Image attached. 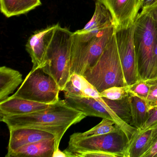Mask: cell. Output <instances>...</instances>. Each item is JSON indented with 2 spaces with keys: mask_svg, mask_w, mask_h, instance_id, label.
I'll return each mask as SVG.
<instances>
[{
  "mask_svg": "<svg viewBox=\"0 0 157 157\" xmlns=\"http://www.w3.org/2000/svg\"><path fill=\"white\" fill-rule=\"evenodd\" d=\"M86 117L80 111L68 105L65 100L50 104L48 108L32 113L3 117L0 118L9 129L30 127L44 130L53 134L59 148L61 139L72 125Z\"/></svg>",
  "mask_w": 157,
  "mask_h": 157,
  "instance_id": "6da1fadb",
  "label": "cell"
},
{
  "mask_svg": "<svg viewBox=\"0 0 157 157\" xmlns=\"http://www.w3.org/2000/svg\"><path fill=\"white\" fill-rule=\"evenodd\" d=\"M116 30L110 26L94 36L78 30L72 33L71 49V72L83 75L101 56Z\"/></svg>",
  "mask_w": 157,
  "mask_h": 157,
  "instance_id": "7a4b0ae2",
  "label": "cell"
},
{
  "mask_svg": "<svg viewBox=\"0 0 157 157\" xmlns=\"http://www.w3.org/2000/svg\"><path fill=\"white\" fill-rule=\"evenodd\" d=\"M115 32L102 54L83 76L99 92L113 86L128 85L122 67Z\"/></svg>",
  "mask_w": 157,
  "mask_h": 157,
  "instance_id": "3957f363",
  "label": "cell"
},
{
  "mask_svg": "<svg viewBox=\"0 0 157 157\" xmlns=\"http://www.w3.org/2000/svg\"><path fill=\"white\" fill-rule=\"evenodd\" d=\"M72 33L59 25L48 46L42 68L57 83L60 91L64 90L71 76L70 57Z\"/></svg>",
  "mask_w": 157,
  "mask_h": 157,
  "instance_id": "277c9868",
  "label": "cell"
},
{
  "mask_svg": "<svg viewBox=\"0 0 157 157\" xmlns=\"http://www.w3.org/2000/svg\"><path fill=\"white\" fill-rule=\"evenodd\" d=\"M60 91L56 82L42 68H38L32 69L12 96L50 105L60 100Z\"/></svg>",
  "mask_w": 157,
  "mask_h": 157,
  "instance_id": "5b68a950",
  "label": "cell"
},
{
  "mask_svg": "<svg viewBox=\"0 0 157 157\" xmlns=\"http://www.w3.org/2000/svg\"><path fill=\"white\" fill-rule=\"evenodd\" d=\"M128 140L122 130L100 136H80L76 133L70 137L68 146L65 150L68 157H75L80 152L103 151L124 157Z\"/></svg>",
  "mask_w": 157,
  "mask_h": 157,
  "instance_id": "8992f818",
  "label": "cell"
},
{
  "mask_svg": "<svg viewBox=\"0 0 157 157\" xmlns=\"http://www.w3.org/2000/svg\"><path fill=\"white\" fill-rule=\"evenodd\" d=\"M157 25L152 18L141 11L135 22L133 42L141 77L146 78L151 61Z\"/></svg>",
  "mask_w": 157,
  "mask_h": 157,
  "instance_id": "52a82bcc",
  "label": "cell"
},
{
  "mask_svg": "<svg viewBox=\"0 0 157 157\" xmlns=\"http://www.w3.org/2000/svg\"><path fill=\"white\" fill-rule=\"evenodd\" d=\"M135 24L116 33L117 48L126 81L130 85L141 78L133 42Z\"/></svg>",
  "mask_w": 157,
  "mask_h": 157,
  "instance_id": "ba28073f",
  "label": "cell"
},
{
  "mask_svg": "<svg viewBox=\"0 0 157 157\" xmlns=\"http://www.w3.org/2000/svg\"><path fill=\"white\" fill-rule=\"evenodd\" d=\"M110 12L116 31L128 29L134 25L142 0H96Z\"/></svg>",
  "mask_w": 157,
  "mask_h": 157,
  "instance_id": "9c48e42d",
  "label": "cell"
},
{
  "mask_svg": "<svg viewBox=\"0 0 157 157\" xmlns=\"http://www.w3.org/2000/svg\"><path fill=\"white\" fill-rule=\"evenodd\" d=\"M59 25L57 24L36 31L28 38L25 49L32 59V70L43 67L48 48Z\"/></svg>",
  "mask_w": 157,
  "mask_h": 157,
  "instance_id": "30bf717a",
  "label": "cell"
},
{
  "mask_svg": "<svg viewBox=\"0 0 157 157\" xmlns=\"http://www.w3.org/2000/svg\"><path fill=\"white\" fill-rule=\"evenodd\" d=\"M9 130L10 136L8 152L33 142L55 137L49 132L33 128H16Z\"/></svg>",
  "mask_w": 157,
  "mask_h": 157,
  "instance_id": "8fae6325",
  "label": "cell"
},
{
  "mask_svg": "<svg viewBox=\"0 0 157 157\" xmlns=\"http://www.w3.org/2000/svg\"><path fill=\"white\" fill-rule=\"evenodd\" d=\"M50 105L10 96L0 102V118L32 113L44 110Z\"/></svg>",
  "mask_w": 157,
  "mask_h": 157,
  "instance_id": "7c38bea8",
  "label": "cell"
},
{
  "mask_svg": "<svg viewBox=\"0 0 157 157\" xmlns=\"http://www.w3.org/2000/svg\"><path fill=\"white\" fill-rule=\"evenodd\" d=\"M64 96V100L68 105L83 113L86 117H96L113 120L108 111L94 98L66 94Z\"/></svg>",
  "mask_w": 157,
  "mask_h": 157,
  "instance_id": "4fadbf2b",
  "label": "cell"
},
{
  "mask_svg": "<svg viewBox=\"0 0 157 157\" xmlns=\"http://www.w3.org/2000/svg\"><path fill=\"white\" fill-rule=\"evenodd\" d=\"M57 147L55 137L33 142L7 152L6 157H52Z\"/></svg>",
  "mask_w": 157,
  "mask_h": 157,
  "instance_id": "5bb4252c",
  "label": "cell"
},
{
  "mask_svg": "<svg viewBox=\"0 0 157 157\" xmlns=\"http://www.w3.org/2000/svg\"><path fill=\"white\" fill-rule=\"evenodd\" d=\"M62 91L66 95H75L95 98L100 96V93L83 76L73 73Z\"/></svg>",
  "mask_w": 157,
  "mask_h": 157,
  "instance_id": "9a60e30c",
  "label": "cell"
},
{
  "mask_svg": "<svg viewBox=\"0 0 157 157\" xmlns=\"http://www.w3.org/2000/svg\"><path fill=\"white\" fill-rule=\"evenodd\" d=\"M112 26H114L113 23L110 12L102 3L96 1L95 10L92 17L83 29L80 30L96 35Z\"/></svg>",
  "mask_w": 157,
  "mask_h": 157,
  "instance_id": "2e32d148",
  "label": "cell"
},
{
  "mask_svg": "<svg viewBox=\"0 0 157 157\" xmlns=\"http://www.w3.org/2000/svg\"><path fill=\"white\" fill-rule=\"evenodd\" d=\"M18 71L3 66L0 68V102L5 101L22 82Z\"/></svg>",
  "mask_w": 157,
  "mask_h": 157,
  "instance_id": "e0dca14e",
  "label": "cell"
},
{
  "mask_svg": "<svg viewBox=\"0 0 157 157\" xmlns=\"http://www.w3.org/2000/svg\"><path fill=\"white\" fill-rule=\"evenodd\" d=\"M151 130L140 132L138 129L128 140L124 157H142L150 147Z\"/></svg>",
  "mask_w": 157,
  "mask_h": 157,
  "instance_id": "ac0fdd59",
  "label": "cell"
},
{
  "mask_svg": "<svg viewBox=\"0 0 157 157\" xmlns=\"http://www.w3.org/2000/svg\"><path fill=\"white\" fill-rule=\"evenodd\" d=\"M42 4L40 0H0L1 12L7 18L25 14Z\"/></svg>",
  "mask_w": 157,
  "mask_h": 157,
  "instance_id": "d6986e66",
  "label": "cell"
},
{
  "mask_svg": "<svg viewBox=\"0 0 157 157\" xmlns=\"http://www.w3.org/2000/svg\"><path fill=\"white\" fill-rule=\"evenodd\" d=\"M129 101L132 117L130 125L137 129L140 128L144 125L149 115L146 101L131 95H129Z\"/></svg>",
  "mask_w": 157,
  "mask_h": 157,
  "instance_id": "ffe728a7",
  "label": "cell"
},
{
  "mask_svg": "<svg viewBox=\"0 0 157 157\" xmlns=\"http://www.w3.org/2000/svg\"><path fill=\"white\" fill-rule=\"evenodd\" d=\"M120 130H122L113 120L104 118H102L99 124L90 130L83 133L77 132L76 134L80 136H90L117 132Z\"/></svg>",
  "mask_w": 157,
  "mask_h": 157,
  "instance_id": "44dd1931",
  "label": "cell"
},
{
  "mask_svg": "<svg viewBox=\"0 0 157 157\" xmlns=\"http://www.w3.org/2000/svg\"><path fill=\"white\" fill-rule=\"evenodd\" d=\"M129 95L136 96L146 101L148 96L150 86L147 78H141L133 84L128 85Z\"/></svg>",
  "mask_w": 157,
  "mask_h": 157,
  "instance_id": "7402d4cb",
  "label": "cell"
},
{
  "mask_svg": "<svg viewBox=\"0 0 157 157\" xmlns=\"http://www.w3.org/2000/svg\"><path fill=\"white\" fill-rule=\"evenodd\" d=\"M128 85L125 86H113L100 93V96L110 100H121L129 95Z\"/></svg>",
  "mask_w": 157,
  "mask_h": 157,
  "instance_id": "603a6c76",
  "label": "cell"
},
{
  "mask_svg": "<svg viewBox=\"0 0 157 157\" xmlns=\"http://www.w3.org/2000/svg\"><path fill=\"white\" fill-rule=\"evenodd\" d=\"M150 86L149 93L146 100L148 112L157 109V77L147 78Z\"/></svg>",
  "mask_w": 157,
  "mask_h": 157,
  "instance_id": "cb8c5ba5",
  "label": "cell"
},
{
  "mask_svg": "<svg viewBox=\"0 0 157 157\" xmlns=\"http://www.w3.org/2000/svg\"><path fill=\"white\" fill-rule=\"evenodd\" d=\"M157 77V33L151 56V61L146 78Z\"/></svg>",
  "mask_w": 157,
  "mask_h": 157,
  "instance_id": "d4e9b609",
  "label": "cell"
},
{
  "mask_svg": "<svg viewBox=\"0 0 157 157\" xmlns=\"http://www.w3.org/2000/svg\"><path fill=\"white\" fill-rule=\"evenodd\" d=\"M79 157H121V155L103 151H90L80 152L75 155Z\"/></svg>",
  "mask_w": 157,
  "mask_h": 157,
  "instance_id": "484cf974",
  "label": "cell"
},
{
  "mask_svg": "<svg viewBox=\"0 0 157 157\" xmlns=\"http://www.w3.org/2000/svg\"><path fill=\"white\" fill-rule=\"evenodd\" d=\"M157 123V109L149 112V115L147 120L144 125L140 128H138L140 132L146 131L150 129L153 125Z\"/></svg>",
  "mask_w": 157,
  "mask_h": 157,
  "instance_id": "4316f807",
  "label": "cell"
},
{
  "mask_svg": "<svg viewBox=\"0 0 157 157\" xmlns=\"http://www.w3.org/2000/svg\"><path fill=\"white\" fill-rule=\"evenodd\" d=\"M142 12L149 15L157 25V2L150 7L143 9Z\"/></svg>",
  "mask_w": 157,
  "mask_h": 157,
  "instance_id": "83f0119b",
  "label": "cell"
},
{
  "mask_svg": "<svg viewBox=\"0 0 157 157\" xmlns=\"http://www.w3.org/2000/svg\"><path fill=\"white\" fill-rule=\"evenodd\" d=\"M142 157H157V141H156Z\"/></svg>",
  "mask_w": 157,
  "mask_h": 157,
  "instance_id": "f1b7e54d",
  "label": "cell"
},
{
  "mask_svg": "<svg viewBox=\"0 0 157 157\" xmlns=\"http://www.w3.org/2000/svg\"><path fill=\"white\" fill-rule=\"evenodd\" d=\"M150 129L151 130V138L150 141L151 147L156 141H157V123L153 125L152 127Z\"/></svg>",
  "mask_w": 157,
  "mask_h": 157,
  "instance_id": "f546056e",
  "label": "cell"
},
{
  "mask_svg": "<svg viewBox=\"0 0 157 157\" xmlns=\"http://www.w3.org/2000/svg\"><path fill=\"white\" fill-rule=\"evenodd\" d=\"M157 2V0H142L141 9L142 10L152 6Z\"/></svg>",
  "mask_w": 157,
  "mask_h": 157,
  "instance_id": "4dcf8cb0",
  "label": "cell"
},
{
  "mask_svg": "<svg viewBox=\"0 0 157 157\" xmlns=\"http://www.w3.org/2000/svg\"><path fill=\"white\" fill-rule=\"evenodd\" d=\"M52 157H68L67 154L65 151H61L59 149L55 151Z\"/></svg>",
  "mask_w": 157,
  "mask_h": 157,
  "instance_id": "1f68e13d",
  "label": "cell"
}]
</instances>
